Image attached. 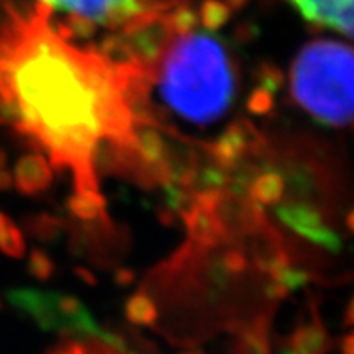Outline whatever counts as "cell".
Here are the masks:
<instances>
[{"instance_id":"cell-1","label":"cell","mask_w":354,"mask_h":354,"mask_svg":"<svg viewBox=\"0 0 354 354\" xmlns=\"http://www.w3.org/2000/svg\"><path fill=\"white\" fill-rule=\"evenodd\" d=\"M44 4L6 2L0 13V124L68 169L74 187L99 191V155L113 169L137 164L135 128L153 117L148 76L80 49L50 26Z\"/></svg>"},{"instance_id":"cell-2","label":"cell","mask_w":354,"mask_h":354,"mask_svg":"<svg viewBox=\"0 0 354 354\" xmlns=\"http://www.w3.org/2000/svg\"><path fill=\"white\" fill-rule=\"evenodd\" d=\"M149 83H157L162 101L193 124H211L225 115L234 99L232 62L220 41L207 32H175Z\"/></svg>"},{"instance_id":"cell-3","label":"cell","mask_w":354,"mask_h":354,"mask_svg":"<svg viewBox=\"0 0 354 354\" xmlns=\"http://www.w3.org/2000/svg\"><path fill=\"white\" fill-rule=\"evenodd\" d=\"M295 103L329 126L354 122V49L331 40L310 41L293 59Z\"/></svg>"},{"instance_id":"cell-4","label":"cell","mask_w":354,"mask_h":354,"mask_svg":"<svg viewBox=\"0 0 354 354\" xmlns=\"http://www.w3.org/2000/svg\"><path fill=\"white\" fill-rule=\"evenodd\" d=\"M9 302L20 313L27 315L38 328L45 331H56L65 337L97 338L106 344L113 340L115 333L101 329L85 304L76 297L63 293L41 292V290H11L8 293Z\"/></svg>"},{"instance_id":"cell-5","label":"cell","mask_w":354,"mask_h":354,"mask_svg":"<svg viewBox=\"0 0 354 354\" xmlns=\"http://www.w3.org/2000/svg\"><path fill=\"white\" fill-rule=\"evenodd\" d=\"M50 11L68 15L67 27L76 38H86L95 27L122 31L173 8L180 0H38Z\"/></svg>"},{"instance_id":"cell-6","label":"cell","mask_w":354,"mask_h":354,"mask_svg":"<svg viewBox=\"0 0 354 354\" xmlns=\"http://www.w3.org/2000/svg\"><path fill=\"white\" fill-rule=\"evenodd\" d=\"M310 24L329 27L354 40V0H288Z\"/></svg>"},{"instance_id":"cell-7","label":"cell","mask_w":354,"mask_h":354,"mask_svg":"<svg viewBox=\"0 0 354 354\" xmlns=\"http://www.w3.org/2000/svg\"><path fill=\"white\" fill-rule=\"evenodd\" d=\"M261 139L256 130L248 122L238 121L229 126L223 133L216 139V142L209 144V155L216 160L220 169L234 167L239 160L247 157L248 153L259 146Z\"/></svg>"},{"instance_id":"cell-8","label":"cell","mask_w":354,"mask_h":354,"mask_svg":"<svg viewBox=\"0 0 354 354\" xmlns=\"http://www.w3.org/2000/svg\"><path fill=\"white\" fill-rule=\"evenodd\" d=\"M279 218L284 221V223L293 229L295 232H299L301 236H304L306 239L310 241L319 243L324 247L333 248L337 245V239L333 236L331 230L322 225L319 214L311 209H308L306 205L301 203H284V205H279L277 209Z\"/></svg>"},{"instance_id":"cell-9","label":"cell","mask_w":354,"mask_h":354,"mask_svg":"<svg viewBox=\"0 0 354 354\" xmlns=\"http://www.w3.org/2000/svg\"><path fill=\"white\" fill-rule=\"evenodd\" d=\"M13 184L27 196L44 193L53 184V166L44 155H24L15 166Z\"/></svg>"},{"instance_id":"cell-10","label":"cell","mask_w":354,"mask_h":354,"mask_svg":"<svg viewBox=\"0 0 354 354\" xmlns=\"http://www.w3.org/2000/svg\"><path fill=\"white\" fill-rule=\"evenodd\" d=\"M68 211L81 221H103L108 220L106 203L103 194L92 189H76L68 198Z\"/></svg>"},{"instance_id":"cell-11","label":"cell","mask_w":354,"mask_h":354,"mask_svg":"<svg viewBox=\"0 0 354 354\" xmlns=\"http://www.w3.org/2000/svg\"><path fill=\"white\" fill-rule=\"evenodd\" d=\"M284 178L277 171H263L248 184V198L256 205H275L283 198Z\"/></svg>"},{"instance_id":"cell-12","label":"cell","mask_w":354,"mask_h":354,"mask_svg":"<svg viewBox=\"0 0 354 354\" xmlns=\"http://www.w3.org/2000/svg\"><path fill=\"white\" fill-rule=\"evenodd\" d=\"M232 354H270L266 326L263 324V320L256 319L236 328Z\"/></svg>"},{"instance_id":"cell-13","label":"cell","mask_w":354,"mask_h":354,"mask_svg":"<svg viewBox=\"0 0 354 354\" xmlns=\"http://www.w3.org/2000/svg\"><path fill=\"white\" fill-rule=\"evenodd\" d=\"M126 319L130 320L133 326H139V328H146V326H155L158 319V310L153 299L149 295H146L144 292L135 293L128 299L124 306Z\"/></svg>"},{"instance_id":"cell-14","label":"cell","mask_w":354,"mask_h":354,"mask_svg":"<svg viewBox=\"0 0 354 354\" xmlns=\"http://www.w3.org/2000/svg\"><path fill=\"white\" fill-rule=\"evenodd\" d=\"M292 354H324L326 337L319 326H304L299 328L292 337Z\"/></svg>"},{"instance_id":"cell-15","label":"cell","mask_w":354,"mask_h":354,"mask_svg":"<svg viewBox=\"0 0 354 354\" xmlns=\"http://www.w3.org/2000/svg\"><path fill=\"white\" fill-rule=\"evenodd\" d=\"M0 252L9 257H22L26 254V241L13 220L0 212Z\"/></svg>"},{"instance_id":"cell-16","label":"cell","mask_w":354,"mask_h":354,"mask_svg":"<svg viewBox=\"0 0 354 354\" xmlns=\"http://www.w3.org/2000/svg\"><path fill=\"white\" fill-rule=\"evenodd\" d=\"M230 17H232V8L221 0H205L200 9V22L209 31H216V29L223 27L229 22Z\"/></svg>"},{"instance_id":"cell-17","label":"cell","mask_w":354,"mask_h":354,"mask_svg":"<svg viewBox=\"0 0 354 354\" xmlns=\"http://www.w3.org/2000/svg\"><path fill=\"white\" fill-rule=\"evenodd\" d=\"M27 223H29V232L40 239H53L59 232V221L49 214L32 216L31 220H27Z\"/></svg>"},{"instance_id":"cell-18","label":"cell","mask_w":354,"mask_h":354,"mask_svg":"<svg viewBox=\"0 0 354 354\" xmlns=\"http://www.w3.org/2000/svg\"><path fill=\"white\" fill-rule=\"evenodd\" d=\"M54 270H56V266H54L53 259L44 250L35 248L31 252V256H29V272H31L32 277L38 279V281H47L54 274Z\"/></svg>"},{"instance_id":"cell-19","label":"cell","mask_w":354,"mask_h":354,"mask_svg":"<svg viewBox=\"0 0 354 354\" xmlns=\"http://www.w3.org/2000/svg\"><path fill=\"white\" fill-rule=\"evenodd\" d=\"M272 92H268L263 86H257L254 92L250 94V99H248V108L250 112L254 113H266L270 108L274 106V97H272Z\"/></svg>"},{"instance_id":"cell-20","label":"cell","mask_w":354,"mask_h":354,"mask_svg":"<svg viewBox=\"0 0 354 354\" xmlns=\"http://www.w3.org/2000/svg\"><path fill=\"white\" fill-rule=\"evenodd\" d=\"M85 344V354H130L131 349L126 347V349H117V347L110 346L106 342L97 340V338H88V340L83 342Z\"/></svg>"},{"instance_id":"cell-21","label":"cell","mask_w":354,"mask_h":354,"mask_svg":"<svg viewBox=\"0 0 354 354\" xmlns=\"http://www.w3.org/2000/svg\"><path fill=\"white\" fill-rule=\"evenodd\" d=\"M47 354H85V344L68 338V340L59 342L58 346L47 351Z\"/></svg>"},{"instance_id":"cell-22","label":"cell","mask_w":354,"mask_h":354,"mask_svg":"<svg viewBox=\"0 0 354 354\" xmlns=\"http://www.w3.org/2000/svg\"><path fill=\"white\" fill-rule=\"evenodd\" d=\"M11 184H13V178H11V175H9L8 171L0 169V191H6V189L11 187Z\"/></svg>"},{"instance_id":"cell-23","label":"cell","mask_w":354,"mask_h":354,"mask_svg":"<svg viewBox=\"0 0 354 354\" xmlns=\"http://www.w3.org/2000/svg\"><path fill=\"white\" fill-rule=\"evenodd\" d=\"M185 354H200V353H185Z\"/></svg>"}]
</instances>
